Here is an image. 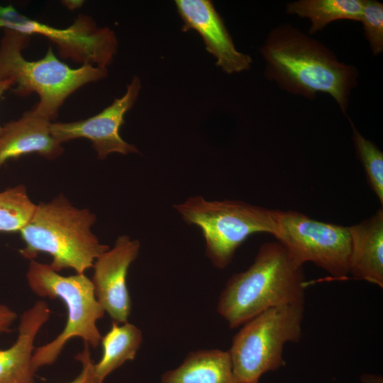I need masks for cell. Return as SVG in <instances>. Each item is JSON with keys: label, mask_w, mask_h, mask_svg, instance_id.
Listing matches in <instances>:
<instances>
[{"label": "cell", "mask_w": 383, "mask_h": 383, "mask_svg": "<svg viewBox=\"0 0 383 383\" xmlns=\"http://www.w3.org/2000/svg\"><path fill=\"white\" fill-rule=\"evenodd\" d=\"M260 53L266 78L279 88L309 99L319 92L328 94L347 113L359 72L355 66L340 62L325 45L287 23L270 31Z\"/></svg>", "instance_id": "1"}, {"label": "cell", "mask_w": 383, "mask_h": 383, "mask_svg": "<svg viewBox=\"0 0 383 383\" xmlns=\"http://www.w3.org/2000/svg\"><path fill=\"white\" fill-rule=\"evenodd\" d=\"M306 286L302 266L284 247L277 240L265 243L252 265L227 281L217 311L231 328H238L267 309L304 306Z\"/></svg>", "instance_id": "2"}, {"label": "cell", "mask_w": 383, "mask_h": 383, "mask_svg": "<svg viewBox=\"0 0 383 383\" xmlns=\"http://www.w3.org/2000/svg\"><path fill=\"white\" fill-rule=\"evenodd\" d=\"M95 221L94 213L72 206L62 194L40 202L19 231L25 243L19 252L30 260L40 252L47 253L55 271L71 268L77 274H84L109 248L91 232Z\"/></svg>", "instance_id": "3"}, {"label": "cell", "mask_w": 383, "mask_h": 383, "mask_svg": "<svg viewBox=\"0 0 383 383\" xmlns=\"http://www.w3.org/2000/svg\"><path fill=\"white\" fill-rule=\"evenodd\" d=\"M30 37L4 30L0 40V79L13 80L11 91L15 95L38 94L39 101L34 109L53 122L68 96L85 84L106 77L108 70L91 65L71 68L56 57L50 45L43 58L29 61L22 52Z\"/></svg>", "instance_id": "4"}, {"label": "cell", "mask_w": 383, "mask_h": 383, "mask_svg": "<svg viewBox=\"0 0 383 383\" xmlns=\"http://www.w3.org/2000/svg\"><path fill=\"white\" fill-rule=\"evenodd\" d=\"M185 223L197 226L205 240L206 255L212 265L224 269L236 250L252 234H276L278 211L240 200L209 201L192 196L173 205Z\"/></svg>", "instance_id": "5"}, {"label": "cell", "mask_w": 383, "mask_h": 383, "mask_svg": "<svg viewBox=\"0 0 383 383\" xmlns=\"http://www.w3.org/2000/svg\"><path fill=\"white\" fill-rule=\"evenodd\" d=\"M26 279L38 296L59 299L67 308L64 329L49 343L35 348L32 365L35 372L56 361L67 342L79 338L89 346L97 348L102 335L96 323L104 315L98 302L91 279L84 274L62 276L50 265L30 260Z\"/></svg>", "instance_id": "6"}, {"label": "cell", "mask_w": 383, "mask_h": 383, "mask_svg": "<svg viewBox=\"0 0 383 383\" xmlns=\"http://www.w3.org/2000/svg\"><path fill=\"white\" fill-rule=\"evenodd\" d=\"M304 312V306H280L242 325L228 350L236 383H259L263 374L284 365V345L301 340Z\"/></svg>", "instance_id": "7"}, {"label": "cell", "mask_w": 383, "mask_h": 383, "mask_svg": "<svg viewBox=\"0 0 383 383\" xmlns=\"http://www.w3.org/2000/svg\"><path fill=\"white\" fill-rule=\"evenodd\" d=\"M274 236L297 265L311 262L333 279H346L350 252L348 226L316 221L296 211H278Z\"/></svg>", "instance_id": "8"}, {"label": "cell", "mask_w": 383, "mask_h": 383, "mask_svg": "<svg viewBox=\"0 0 383 383\" xmlns=\"http://www.w3.org/2000/svg\"><path fill=\"white\" fill-rule=\"evenodd\" d=\"M0 28L30 36L38 34L54 43L62 58L83 65L107 68L117 52L115 33L108 27H99L94 19L79 14L65 28L51 26L30 18L12 6L0 5Z\"/></svg>", "instance_id": "9"}, {"label": "cell", "mask_w": 383, "mask_h": 383, "mask_svg": "<svg viewBox=\"0 0 383 383\" xmlns=\"http://www.w3.org/2000/svg\"><path fill=\"white\" fill-rule=\"evenodd\" d=\"M140 89V80L134 76L127 85L124 95L116 99L98 114L77 121L52 122L50 125L52 135L61 144L74 139L87 138L91 142L100 160H104L113 152L122 155L138 153L139 150L134 145L121 137L119 129L125 122L126 113L136 101Z\"/></svg>", "instance_id": "10"}, {"label": "cell", "mask_w": 383, "mask_h": 383, "mask_svg": "<svg viewBox=\"0 0 383 383\" xmlns=\"http://www.w3.org/2000/svg\"><path fill=\"white\" fill-rule=\"evenodd\" d=\"M140 249L138 240L120 235L113 248L101 254L92 267L91 281L95 296L104 311L118 323L127 322L131 313V300L126 277Z\"/></svg>", "instance_id": "11"}, {"label": "cell", "mask_w": 383, "mask_h": 383, "mask_svg": "<svg viewBox=\"0 0 383 383\" xmlns=\"http://www.w3.org/2000/svg\"><path fill=\"white\" fill-rule=\"evenodd\" d=\"M175 4L183 21L182 30H194L201 36L206 50L216 60V66L227 74L250 68L252 58L235 48L223 19L212 1L177 0Z\"/></svg>", "instance_id": "12"}, {"label": "cell", "mask_w": 383, "mask_h": 383, "mask_svg": "<svg viewBox=\"0 0 383 383\" xmlns=\"http://www.w3.org/2000/svg\"><path fill=\"white\" fill-rule=\"evenodd\" d=\"M47 117L34 108L16 120L6 123L0 131V167L7 160L29 153L54 160L63 152L62 144L52 135Z\"/></svg>", "instance_id": "13"}, {"label": "cell", "mask_w": 383, "mask_h": 383, "mask_svg": "<svg viewBox=\"0 0 383 383\" xmlns=\"http://www.w3.org/2000/svg\"><path fill=\"white\" fill-rule=\"evenodd\" d=\"M51 311L48 304L38 300L20 317L18 335L9 348L0 349V383H35L32 357L34 342Z\"/></svg>", "instance_id": "14"}, {"label": "cell", "mask_w": 383, "mask_h": 383, "mask_svg": "<svg viewBox=\"0 0 383 383\" xmlns=\"http://www.w3.org/2000/svg\"><path fill=\"white\" fill-rule=\"evenodd\" d=\"M350 236L349 274L383 288V209L348 226Z\"/></svg>", "instance_id": "15"}, {"label": "cell", "mask_w": 383, "mask_h": 383, "mask_svg": "<svg viewBox=\"0 0 383 383\" xmlns=\"http://www.w3.org/2000/svg\"><path fill=\"white\" fill-rule=\"evenodd\" d=\"M161 383H236L228 351L218 349L189 353L177 368L164 373Z\"/></svg>", "instance_id": "16"}, {"label": "cell", "mask_w": 383, "mask_h": 383, "mask_svg": "<svg viewBox=\"0 0 383 383\" xmlns=\"http://www.w3.org/2000/svg\"><path fill=\"white\" fill-rule=\"evenodd\" d=\"M143 334L129 322H113L109 331L101 337L102 355L94 364L95 378L101 383L113 371L128 360H133L141 346Z\"/></svg>", "instance_id": "17"}, {"label": "cell", "mask_w": 383, "mask_h": 383, "mask_svg": "<svg viewBox=\"0 0 383 383\" xmlns=\"http://www.w3.org/2000/svg\"><path fill=\"white\" fill-rule=\"evenodd\" d=\"M362 6L363 0H299L288 3L286 10L289 14L308 18L312 35L335 21H360Z\"/></svg>", "instance_id": "18"}, {"label": "cell", "mask_w": 383, "mask_h": 383, "mask_svg": "<svg viewBox=\"0 0 383 383\" xmlns=\"http://www.w3.org/2000/svg\"><path fill=\"white\" fill-rule=\"evenodd\" d=\"M35 206L24 185L1 192L0 232H19L30 220Z\"/></svg>", "instance_id": "19"}, {"label": "cell", "mask_w": 383, "mask_h": 383, "mask_svg": "<svg viewBox=\"0 0 383 383\" xmlns=\"http://www.w3.org/2000/svg\"><path fill=\"white\" fill-rule=\"evenodd\" d=\"M353 141L357 158L360 160L369 186L383 204V153L371 140L365 138L349 119Z\"/></svg>", "instance_id": "20"}, {"label": "cell", "mask_w": 383, "mask_h": 383, "mask_svg": "<svg viewBox=\"0 0 383 383\" xmlns=\"http://www.w3.org/2000/svg\"><path fill=\"white\" fill-rule=\"evenodd\" d=\"M360 21L373 55L381 54L383 51V4L376 0H363Z\"/></svg>", "instance_id": "21"}, {"label": "cell", "mask_w": 383, "mask_h": 383, "mask_svg": "<svg viewBox=\"0 0 383 383\" xmlns=\"http://www.w3.org/2000/svg\"><path fill=\"white\" fill-rule=\"evenodd\" d=\"M75 359L82 365L79 374L68 383H101L95 378L94 364L89 351V346L84 343V349L75 356Z\"/></svg>", "instance_id": "22"}, {"label": "cell", "mask_w": 383, "mask_h": 383, "mask_svg": "<svg viewBox=\"0 0 383 383\" xmlns=\"http://www.w3.org/2000/svg\"><path fill=\"white\" fill-rule=\"evenodd\" d=\"M16 313L6 305L0 304V333L8 332L16 319Z\"/></svg>", "instance_id": "23"}, {"label": "cell", "mask_w": 383, "mask_h": 383, "mask_svg": "<svg viewBox=\"0 0 383 383\" xmlns=\"http://www.w3.org/2000/svg\"><path fill=\"white\" fill-rule=\"evenodd\" d=\"M362 383H383V379L380 375L372 374H364L360 377Z\"/></svg>", "instance_id": "24"}, {"label": "cell", "mask_w": 383, "mask_h": 383, "mask_svg": "<svg viewBox=\"0 0 383 383\" xmlns=\"http://www.w3.org/2000/svg\"><path fill=\"white\" fill-rule=\"evenodd\" d=\"M14 86L13 80L11 79H0V97L4 94V93L8 90L11 89ZM2 126L0 125V131L1 130Z\"/></svg>", "instance_id": "25"}, {"label": "cell", "mask_w": 383, "mask_h": 383, "mask_svg": "<svg viewBox=\"0 0 383 383\" xmlns=\"http://www.w3.org/2000/svg\"><path fill=\"white\" fill-rule=\"evenodd\" d=\"M65 5L70 9H74L81 6L83 4L82 1H65Z\"/></svg>", "instance_id": "26"}]
</instances>
